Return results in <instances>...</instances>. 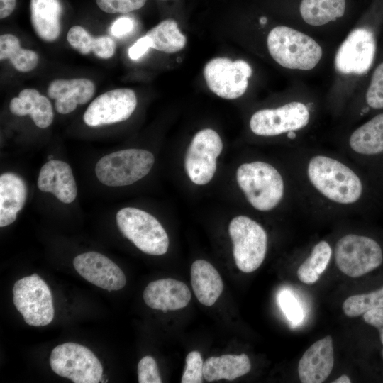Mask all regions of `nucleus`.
<instances>
[{
  "mask_svg": "<svg viewBox=\"0 0 383 383\" xmlns=\"http://www.w3.org/2000/svg\"><path fill=\"white\" fill-rule=\"evenodd\" d=\"M288 165L299 205L304 210L352 212L364 199V179L356 165L340 151L294 148Z\"/></svg>",
  "mask_w": 383,
  "mask_h": 383,
  "instance_id": "1",
  "label": "nucleus"
},
{
  "mask_svg": "<svg viewBox=\"0 0 383 383\" xmlns=\"http://www.w3.org/2000/svg\"><path fill=\"white\" fill-rule=\"evenodd\" d=\"M236 180L248 202L258 211H272L289 201L299 206L289 173L285 176L270 162L254 160L241 164Z\"/></svg>",
  "mask_w": 383,
  "mask_h": 383,
  "instance_id": "2",
  "label": "nucleus"
},
{
  "mask_svg": "<svg viewBox=\"0 0 383 383\" xmlns=\"http://www.w3.org/2000/svg\"><path fill=\"white\" fill-rule=\"evenodd\" d=\"M267 44L272 57L287 69L312 70L323 56L321 45L313 38L284 26L270 31Z\"/></svg>",
  "mask_w": 383,
  "mask_h": 383,
  "instance_id": "3",
  "label": "nucleus"
},
{
  "mask_svg": "<svg viewBox=\"0 0 383 383\" xmlns=\"http://www.w3.org/2000/svg\"><path fill=\"white\" fill-rule=\"evenodd\" d=\"M310 106L300 101H292L276 108L255 112L249 122L253 134L265 138L285 136L294 142L312 121Z\"/></svg>",
  "mask_w": 383,
  "mask_h": 383,
  "instance_id": "4",
  "label": "nucleus"
},
{
  "mask_svg": "<svg viewBox=\"0 0 383 383\" xmlns=\"http://www.w3.org/2000/svg\"><path fill=\"white\" fill-rule=\"evenodd\" d=\"M154 162L152 153L145 150H119L101 157L95 166V174L106 186H127L146 176Z\"/></svg>",
  "mask_w": 383,
  "mask_h": 383,
  "instance_id": "5",
  "label": "nucleus"
},
{
  "mask_svg": "<svg viewBox=\"0 0 383 383\" xmlns=\"http://www.w3.org/2000/svg\"><path fill=\"white\" fill-rule=\"evenodd\" d=\"M121 233L139 250L152 255L167 252L169 238L161 223L153 216L136 208L121 209L116 213Z\"/></svg>",
  "mask_w": 383,
  "mask_h": 383,
  "instance_id": "6",
  "label": "nucleus"
},
{
  "mask_svg": "<svg viewBox=\"0 0 383 383\" xmlns=\"http://www.w3.org/2000/svg\"><path fill=\"white\" fill-rule=\"evenodd\" d=\"M228 232L237 267L245 273L259 268L267 249L268 238L265 228L254 219L240 215L231 220Z\"/></svg>",
  "mask_w": 383,
  "mask_h": 383,
  "instance_id": "7",
  "label": "nucleus"
},
{
  "mask_svg": "<svg viewBox=\"0 0 383 383\" xmlns=\"http://www.w3.org/2000/svg\"><path fill=\"white\" fill-rule=\"evenodd\" d=\"M334 258L338 269L350 277L362 276L379 267L382 249L374 238L348 233L335 243Z\"/></svg>",
  "mask_w": 383,
  "mask_h": 383,
  "instance_id": "8",
  "label": "nucleus"
},
{
  "mask_svg": "<svg viewBox=\"0 0 383 383\" xmlns=\"http://www.w3.org/2000/svg\"><path fill=\"white\" fill-rule=\"evenodd\" d=\"M50 365L55 373L74 383H98L102 378L99 359L89 348L76 343L56 346L50 354Z\"/></svg>",
  "mask_w": 383,
  "mask_h": 383,
  "instance_id": "9",
  "label": "nucleus"
},
{
  "mask_svg": "<svg viewBox=\"0 0 383 383\" xmlns=\"http://www.w3.org/2000/svg\"><path fill=\"white\" fill-rule=\"evenodd\" d=\"M13 294V304L27 324L44 326L52 321L54 307L50 289L36 273L16 281Z\"/></svg>",
  "mask_w": 383,
  "mask_h": 383,
  "instance_id": "10",
  "label": "nucleus"
},
{
  "mask_svg": "<svg viewBox=\"0 0 383 383\" xmlns=\"http://www.w3.org/2000/svg\"><path fill=\"white\" fill-rule=\"evenodd\" d=\"M203 73L212 92L226 99H235L246 91L252 69L242 60L216 57L206 63Z\"/></svg>",
  "mask_w": 383,
  "mask_h": 383,
  "instance_id": "11",
  "label": "nucleus"
},
{
  "mask_svg": "<svg viewBox=\"0 0 383 383\" xmlns=\"http://www.w3.org/2000/svg\"><path fill=\"white\" fill-rule=\"evenodd\" d=\"M222 150V140L213 129H202L195 134L184 158L185 170L192 182L204 185L211 180Z\"/></svg>",
  "mask_w": 383,
  "mask_h": 383,
  "instance_id": "12",
  "label": "nucleus"
},
{
  "mask_svg": "<svg viewBox=\"0 0 383 383\" xmlns=\"http://www.w3.org/2000/svg\"><path fill=\"white\" fill-rule=\"evenodd\" d=\"M375 53L373 32L365 27L356 28L340 45L335 56V67L343 74H363L372 65Z\"/></svg>",
  "mask_w": 383,
  "mask_h": 383,
  "instance_id": "13",
  "label": "nucleus"
},
{
  "mask_svg": "<svg viewBox=\"0 0 383 383\" xmlns=\"http://www.w3.org/2000/svg\"><path fill=\"white\" fill-rule=\"evenodd\" d=\"M136 106L137 98L132 89L110 90L97 96L89 104L83 120L91 127L113 124L127 120Z\"/></svg>",
  "mask_w": 383,
  "mask_h": 383,
  "instance_id": "14",
  "label": "nucleus"
},
{
  "mask_svg": "<svg viewBox=\"0 0 383 383\" xmlns=\"http://www.w3.org/2000/svg\"><path fill=\"white\" fill-rule=\"evenodd\" d=\"M339 151L355 165L383 155V113L351 131Z\"/></svg>",
  "mask_w": 383,
  "mask_h": 383,
  "instance_id": "15",
  "label": "nucleus"
},
{
  "mask_svg": "<svg viewBox=\"0 0 383 383\" xmlns=\"http://www.w3.org/2000/svg\"><path fill=\"white\" fill-rule=\"evenodd\" d=\"M73 266L87 281L109 292L119 290L126 284V276L121 268L101 253L80 254L74 257Z\"/></svg>",
  "mask_w": 383,
  "mask_h": 383,
  "instance_id": "16",
  "label": "nucleus"
},
{
  "mask_svg": "<svg viewBox=\"0 0 383 383\" xmlns=\"http://www.w3.org/2000/svg\"><path fill=\"white\" fill-rule=\"evenodd\" d=\"M334 365L333 339L331 335L316 341L303 354L298 365L302 383H321L330 375Z\"/></svg>",
  "mask_w": 383,
  "mask_h": 383,
  "instance_id": "17",
  "label": "nucleus"
},
{
  "mask_svg": "<svg viewBox=\"0 0 383 383\" xmlns=\"http://www.w3.org/2000/svg\"><path fill=\"white\" fill-rule=\"evenodd\" d=\"M191 297L189 287L184 282L172 278L151 282L143 292L145 303L151 309L164 313L185 307Z\"/></svg>",
  "mask_w": 383,
  "mask_h": 383,
  "instance_id": "18",
  "label": "nucleus"
},
{
  "mask_svg": "<svg viewBox=\"0 0 383 383\" xmlns=\"http://www.w3.org/2000/svg\"><path fill=\"white\" fill-rule=\"evenodd\" d=\"M37 185L40 191L52 193L65 204L72 203L77 194L72 169L60 160H49L41 167Z\"/></svg>",
  "mask_w": 383,
  "mask_h": 383,
  "instance_id": "19",
  "label": "nucleus"
},
{
  "mask_svg": "<svg viewBox=\"0 0 383 383\" xmlns=\"http://www.w3.org/2000/svg\"><path fill=\"white\" fill-rule=\"evenodd\" d=\"M94 92V82L84 78L55 79L47 89L48 96L55 100L56 111L61 114L70 113L77 105L87 103Z\"/></svg>",
  "mask_w": 383,
  "mask_h": 383,
  "instance_id": "20",
  "label": "nucleus"
},
{
  "mask_svg": "<svg viewBox=\"0 0 383 383\" xmlns=\"http://www.w3.org/2000/svg\"><path fill=\"white\" fill-rule=\"evenodd\" d=\"M27 196L26 185L17 174L6 172L0 176V227L15 221L23 207Z\"/></svg>",
  "mask_w": 383,
  "mask_h": 383,
  "instance_id": "21",
  "label": "nucleus"
},
{
  "mask_svg": "<svg viewBox=\"0 0 383 383\" xmlns=\"http://www.w3.org/2000/svg\"><path fill=\"white\" fill-rule=\"evenodd\" d=\"M9 109L18 116L30 115L34 123L40 128L48 127L54 118L50 101L35 89H23L18 97L11 99Z\"/></svg>",
  "mask_w": 383,
  "mask_h": 383,
  "instance_id": "22",
  "label": "nucleus"
},
{
  "mask_svg": "<svg viewBox=\"0 0 383 383\" xmlns=\"http://www.w3.org/2000/svg\"><path fill=\"white\" fill-rule=\"evenodd\" d=\"M190 274L199 301L207 306L215 304L223 289L222 279L216 268L206 260H197L192 265Z\"/></svg>",
  "mask_w": 383,
  "mask_h": 383,
  "instance_id": "23",
  "label": "nucleus"
},
{
  "mask_svg": "<svg viewBox=\"0 0 383 383\" xmlns=\"http://www.w3.org/2000/svg\"><path fill=\"white\" fill-rule=\"evenodd\" d=\"M30 21L36 35L47 42L60 34L62 6L60 0H30Z\"/></svg>",
  "mask_w": 383,
  "mask_h": 383,
  "instance_id": "24",
  "label": "nucleus"
},
{
  "mask_svg": "<svg viewBox=\"0 0 383 383\" xmlns=\"http://www.w3.org/2000/svg\"><path fill=\"white\" fill-rule=\"evenodd\" d=\"M250 368L251 363L246 354H227L206 359L204 362L203 374L207 382L223 379L233 380L249 372Z\"/></svg>",
  "mask_w": 383,
  "mask_h": 383,
  "instance_id": "25",
  "label": "nucleus"
},
{
  "mask_svg": "<svg viewBox=\"0 0 383 383\" xmlns=\"http://www.w3.org/2000/svg\"><path fill=\"white\" fill-rule=\"evenodd\" d=\"M346 0H301L299 12L305 23L320 26L343 16Z\"/></svg>",
  "mask_w": 383,
  "mask_h": 383,
  "instance_id": "26",
  "label": "nucleus"
},
{
  "mask_svg": "<svg viewBox=\"0 0 383 383\" xmlns=\"http://www.w3.org/2000/svg\"><path fill=\"white\" fill-rule=\"evenodd\" d=\"M67 40L74 49L82 55H88L92 51L100 58L109 59L114 55L116 50L115 42L110 36L94 38L79 26H72L69 30Z\"/></svg>",
  "mask_w": 383,
  "mask_h": 383,
  "instance_id": "27",
  "label": "nucleus"
},
{
  "mask_svg": "<svg viewBox=\"0 0 383 383\" xmlns=\"http://www.w3.org/2000/svg\"><path fill=\"white\" fill-rule=\"evenodd\" d=\"M150 40V48L165 53H174L182 50L187 38L178 28L174 19L161 21L147 32Z\"/></svg>",
  "mask_w": 383,
  "mask_h": 383,
  "instance_id": "28",
  "label": "nucleus"
},
{
  "mask_svg": "<svg viewBox=\"0 0 383 383\" xmlns=\"http://www.w3.org/2000/svg\"><path fill=\"white\" fill-rule=\"evenodd\" d=\"M332 255L333 249L328 241L322 240L317 242L312 247L309 256L298 267L299 279L306 284L315 283L325 271Z\"/></svg>",
  "mask_w": 383,
  "mask_h": 383,
  "instance_id": "29",
  "label": "nucleus"
},
{
  "mask_svg": "<svg viewBox=\"0 0 383 383\" xmlns=\"http://www.w3.org/2000/svg\"><path fill=\"white\" fill-rule=\"evenodd\" d=\"M0 60H9L16 70L28 72L36 67L39 57L35 52L23 49L16 36L4 34L0 36Z\"/></svg>",
  "mask_w": 383,
  "mask_h": 383,
  "instance_id": "30",
  "label": "nucleus"
},
{
  "mask_svg": "<svg viewBox=\"0 0 383 383\" xmlns=\"http://www.w3.org/2000/svg\"><path fill=\"white\" fill-rule=\"evenodd\" d=\"M383 306V287L367 294L349 296L343 304L344 313L349 317H356L365 312Z\"/></svg>",
  "mask_w": 383,
  "mask_h": 383,
  "instance_id": "31",
  "label": "nucleus"
},
{
  "mask_svg": "<svg viewBox=\"0 0 383 383\" xmlns=\"http://www.w3.org/2000/svg\"><path fill=\"white\" fill-rule=\"evenodd\" d=\"M365 102L370 109H383V62L377 66L372 73L365 94Z\"/></svg>",
  "mask_w": 383,
  "mask_h": 383,
  "instance_id": "32",
  "label": "nucleus"
},
{
  "mask_svg": "<svg viewBox=\"0 0 383 383\" xmlns=\"http://www.w3.org/2000/svg\"><path fill=\"white\" fill-rule=\"evenodd\" d=\"M204 362L198 351H192L186 357V366L182 377V383L203 382Z\"/></svg>",
  "mask_w": 383,
  "mask_h": 383,
  "instance_id": "33",
  "label": "nucleus"
},
{
  "mask_svg": "<svg viewBox=\"0 0 383 383\" xmlns=\"http://www.w3.org/2000/svg\"><path fill=\"white\" fill-rule=\"evenodd\" d=\"M147 0H96L100 9L108 13H128L143 7Z\"/></svg>",
  "mask_w": 383,
  "mask_h": 383,
  "instance_id": "34",
  "label": "nucleus"
},
{
  "mask_svg": "<svg viewBox=\"0 0 383 383\" xmlns=\"http://www.w3.org/2000/svg\"><path fill=\"white\" fill-rule=\"evenodd\" d=\"M278 299L279 305L289 320L295 323L301 321L303 318L302 309L291 292L282 291Z\"/></svg>",
  "mask_w": 383,
  "mask_h": 383,
  "instance_id": "35",
  "label": "nucleus"
},
{
  "mask_svg": "<svg viewBox=\"0 0 383 383\" xmlns=\"http://www.w3.org/2000/svg\"><path fill=\"white\" fill-rule=\"evenodd\" d=\"M139 383H161L157 362L151 356H145L138 365Z\"/></svg>",
  "mask_w": 383,
  "mask_h": 383,
  "instance_id": "36",
  "label": "nucleus"
},
{
  "mask_svg": "<svg viewBox=\"0 0 383 383\" xmlns=\"http://www.w3.org/2000/svg\"><path fill=\"white\" fill-rule=\"evenodd\" d=\"M133 28V21L128 17H121L116 20L111 26V33L113 36L120 37L130 33Z\"/></svg>",
  "mask_w": 383,
  "mask_h": 383,
  "instance_id": "37",
  "label": "nucleus"
},
{
  "mask_svg": "<svg viewBox=\"0 0 383 383\" xmlns=\"http://www.w3.org/2000/svg\"><path fill=\"white\" fill-rule=\"evenodd\" d=\"M150 48V40L145 35L139 39L129 48L128 56L135 60L142 57L147 50Z\"/></svg>",
  "mask_w": 383,
  "mask_h": 383,
  "instance_id": "38",
  "label": "nucleus"
},
{
  "mask_svg": "<svg viewBox=\"0 0 383 383\" xmlns=\"http://www.w3.org/2000/svg\"><path fill=\"white\" fill-rule=\"evenodd\" d=\"M364 321L380 330L383 327V306L370 309L363 313Z\"/></svg>",
  "mask_w": 383,
  "mask_h": 383,
  "instance_id": "39",
  "label": "nucleus"
},
{
  "mask_svg": "<svg viewBox=\"0 0 383 383\" xmlns=\"http://www.w3.org/2000/svg\"><path fill=\"white\" fill-rule=\"evenodd\" d=\"M16 7V0H0V18L10 16Z\"/></svg>",
  "mask_w": 383,
  "mask_h": 383,
  "instance_id": "40",
  "label": "nucleus"
},
{
  "mask_svg": "<svg viewBox=\"0 0 383 383\" xmlns=\"http://www.w3.org/2000/svg\"><path fill=\"white\" fill-rule=\"evenodd\" d=\"M333 383H350V379L346 375L343 374L339 378L332 382Z\"/></svg>",
  "mask_w": 383,
  "mask_h": 383,
  "instance_id": "41",
  "label": "nucleus"
},
{
  "mask_svg": "<svg viewBox=\"0 0 383 383\" xmlns=\"http://www.w3.org/2000/svg\"><path fill=\"white\" fill-rule=\"evenodd\" d=\"M379 331L380 340L383 345V327L380 330H379Z\"/></svg>",
  "mask_w": 383,
  "mask_h": 383,
  "instance_id": "42",
  "label": "nucleus"
},
{
  "mask_svg": "<svg viewBox=\"0 0 383 383\" xmlns=\"http://www.w3.org/2000/svg\"><path fill=\"white\" fill-rule=\"evenodd\" d=\"M260 22H261L262 23H265V22H266V18H261Z\"/></svg>",
  "mask_w": 383,
  "mask_h": 383,
  "instance_id": "43",
  "label": "nucleus"
},
{
  "mask_svg": "<svg viewBox=\"0 0 383 383\" xmlns=\"http://www.w3.org/2000/svg\"><path fill=\"white\" fill-rule=\"evenodd\" d=\"M52 157H53L52 155H49V156L48 157V159L49 160H52Z\"/></svg>",
  "mask_w": 383,
  "mask_h": 383,
  "instance_id": "44",
  "label": "nucleus"
},
{
  "mask_svg": "<svg viewBox=\"0 0 383 383\" xmlns=\"http://www.w3.org/2000/svg\"><path fill=\"white\" fill-rule=\"evenodd\" d=\"M382 357H383V349H382Z\"/></svg>",
  "mask_w": 383,
  "mask_h": 383,
  "instance_id": "45",
  "label": "nucleus"
}]
</instances>
